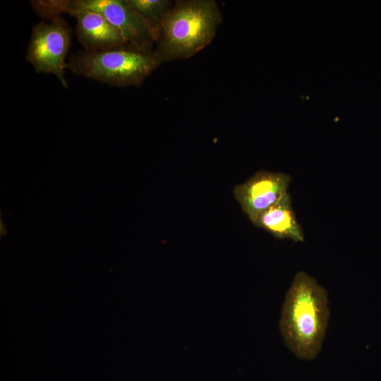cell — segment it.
<instances>
[{
    "mask_svg": "<svg viewBox=\"0 0 381 381\" xmlns=\"http://www.w3.org/2000/svg\"><path fill=\"white\" fill-rule=\"evenodd\" d=\"M329 318L328 295L315 278L298 272L285 296L279 327L285 344L298 358L319 354Z\"/></svg>",
    "mask_w": 381,
    "mask_h": 381,
    "instance_id": "obj_1",
    "label": "cell"
},
{
    "mask_svg": "<svg viewBox=\"0 0 381 381\" xmlns=\"http://www.w3.org/2000/svg\"><path fill=\"white\" fill-rule=\"evenodd\" d=\"M222 20L214 0L176 1L157 28L155 52L162 61L189 58L212 40Z\"/></svg>",
    "mask_w": 381,
    "mask_h": 381,
    "instance_id": "obj_2",
    "label": "cell"
},
{
    "mask_svg": "<svg viewBox=\"0 0 381 381\" xmlns=\"http://www.w3.org/2000/svg\"><path fill=\"white\" fill-rule=\"evenodd\" d=\"M162 62L155 52L125 44L109 49L80 50L67 61V69L77 75L125 87L139 86Z\"/></svg>",
    "mask_w": 381,
    "mask_h": 381,
    "instance_id": "obj_3",
    "label": "cell"
},
{
    "mask_svg": "<svg viewBox=\"0 0 381 381\" xmlns=\"http://www.w3.org/2000/svg\"><path fill=\"white\" fill-rule=\"evenodd\" d=\"M49 20L42 21L33 27L26 60L37 73L54 74L61 85L67 87L65 70L71 40L70 29L61 16Z\"/></svg>",
    "mask_w": 381,
    "mask_h": 381,
    "instance_id": "obj_4",
    "label": "cell"
},
{
    "mask_svg": "<svg viewBox=\"0 0 381 381\" xmlns=\"http://www.w3.org/2000/svg\"><path fill=\"white\" fill-rule=\"evenodd\" d=\"M66 6L101 14L123 36L126 44L151 50L156 35L150 25L126 0H60Z\"/></svg>",
    "mask_w": 381,
    "mask_h": 381,
    "instance_id": "obj_5",
    "label": "cell"
},
{
    "mask_svg": "<svg viewBox=\"0 0 381 381\" xmlns=\"http://www.w3.org/2000/svg\"><path fill=\"white\" fill-rule=\"evenodd\" d=\"M291 176L283 172L259 171L236 185L234 195L252 223L267 208L288 193Z\"/></svg>",
    "mask_w": 381,
    "mask_h": 381,
    "instance_id": "obj_6",
    "label": "cell"
},
{
    "mask_svg": "<svg viewBox=\"0 0 381 381\" xmlns=\"http://www.w3.org/2000/svg\"><path fill=\"white\" fill-rule=\"evenodd\" d=\"M291 201L288 193L278 202L262 212L253 224L277 238L303 242L304 234L296 219Z\"/></svg>",
    "mask_w": 381,
    "mask_h": 381,
    "instance_id": "obj_7",
    "label": "cell"
},
{
    "mask_svg": "<svg viewBox=\"0 0 381 381\" xmlns=\"http://www.w3.org/2000/svg\"><path fill=\"white\" fill-rule=\"evenodd\" d=\"M126 1L133 10L150 25L156 35L157 28L160 20L171 8V2L167 0Z\"/></svg>",
    "mask_w": 381,
    "mask_h": 381,
    "instance_id": "obj_8",
    "label": "cell"
}]
</instances>
